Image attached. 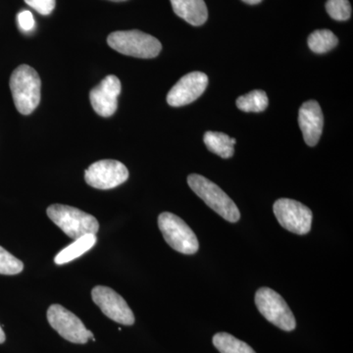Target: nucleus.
<instances>
[{"mask_svg": "<svg viewBox=\"0 0 353 353\" xmlns=\"http://www.w3.org/2000/svg\"><path fill=\"white\" fill-rule=\"evenodd\" d=\"M10 90L16 108L23 115H30L41 101V81L36 70L21 65L10 78Z\"/></svg>", "mask_w": 353, "mask_h": 353, "instance_id": "obj_1", "label": "nucleus"}, {"mask_svg": "<svg viewBox=\"0 0 353 353\" xmlns=\"http://www.w3.org/2000/svg\"><path fill=\"white\" fill-rule=\"evenodd\" d=\"M50 219L72 240L87 234H97L99 223L94 216L72 206L52 204L46 210Z\"/></svg>", "mask_w": 353, "mask_h": 353, "instance_id": "obj_2", "label": "nucleus"}, {"mask_svg": "<svg viewBox=\"0 0 353 353\" xmlns=\"http://www.w3.org/2000/svg\"><path fill=\"white\" fill-rule=\"evenodd\" d=\"M188 183L192 192L205 202L206 205L228 222L236 223L240 220L241 213L238 206L216 183L199 174H192L188 176Z\"/></svg>", "mask_w": 353, "mask_h": 353, "instance_id": "obj_3", "label": "nucleus"}, {"mask_svg": "<svg viewBox=\"0 0 353 353\" xmlns=\"http://www.w3.org/2000/svg\"><path fill=\"white\" fill-rule=\"evenodd\" d=\"M108 43L122 54L143 59L158 57L162 50V44L157 38L138 30L114 32L109 34Z\"/></svg>", "mask_w": 353, "mask_h": 353, "instance_id": "obj_4", "label": "nucleus"}, {"mask_svg": "<svg viewBox=\"0 0 353 353\" xmlns=\"http://www.w3.org/2000/svg\"><path fill=\"white\" fill-rule=\"evenodd\" d=\"M158 227L165 241L176 252L194 254L199 248L196 234L185 221L170 212H163L158 217Z\"/></svg>", "mask_w": 353, "mask_h": 353, "instance_id": "obj_5", "label": "nucleus"}, {"mask_svg": "<svg viewBox=\"0 0 353 353\" xmlns=\"http://www.w3.org/2000/svg\"><path fill=\"white\" fill-rule=\"evenodd\" d=\"M255 304L265 319L283 331L296 329V321L289 305L278 292L269 288H261L255 294Z\"/></svg>", "mask_w": 353, "mask_h": 353, "instance_id": "obj_6", "label": "nucleus"}, {"mask_svg": "<svg viewBox=\"0 0 353 353\" xmlns=\"http://www.w3.org/2000/svg\"><path fill=\"white\" fill-rule=\"evenodd\" d=\"M48 321L65 340L73 343H87L95 341L94 334L85 328L80 318L60 304H52L48 310Z\"/></svg>", "mask_w": 353, "mask_h": 353, "instance_id": "obj_7", "label": "nucleus"}, {"mask_svg": "<svg viewBox=\"0 0 353 353\" xmlns=\"http://www.w3.org/2000/svg\"><path fill=\"white\" fill-rule=\"evenodd\" d=\"M274 214L279 224L296 234H306L312 225V211L294 199H281L274 203Z\"/></svg>", "mask_w": 353, "mask_h": 353, "instance_id": "obj_8", "label": "nucleus"}, {"mask_svg": "<svg viewBox=\"0 0 353 353\" xmlns=\"http://www.w3.org/2000/svg\"><path fill=\"white\" fill-rule=\"evenodd\" d=\"M129 178V170L116 160L106 159L94 162L85 171L88 185L97 190H111L124 183Z\"/></svg>", "mask_w": 353, "mask_h": 353, "instance_id": "obj_9", "label": "nucleus"}, {"mask_svg": "<svg viewBox=\"0 0 353 353\" xmlns=\"http://www.w3.org/2000/svg\"><path fill=\"white\" fill-rule=\"evenodd\" d=\"M92 297L94 303L109 319L125 326L134 325V315L132 309L115 290L104 285H97L92 290Z\"/></svg>", "mask_w": 353, "mask_h": 353, "instance_id": "obj_10", "label": "nucleus"}, {"mask_svg": "<svg viewBox=\"0 0 353 353\" xmlns=\"http://www.w3.org/2000/svg\"><path fill=\"white\" fill-rule=\"evenodd\" d=\"M208 77L201 72H192L182 77L167 95V102L173 108L188 105L205 92Z\"/></svg>", "mask_w": 353, "mask_h": 353, "instance_id": "obj_11", "label": "nucleus"}, {"mask_svg": "<svg viewBox=\"0 0 353 353\" xmlns=\"http://www.w3.org/2000/svg\"><path fill=\"white\" fill-rule=\"evenodd\" d=\"M121 82L117 77H105L90 92V103L95 112L101 117H110L118 108V97L121 94Z\"/></svg>", "mask_w": 353, "mask_h": 353, "instance_id": "obj_12", "label": "nucleus"}, {"mask_svg": "<svg viewBox=\"0 0 353 353\" xmlns=\"http://www.w3.org/2000/svg\"><path fill=\"white\" fill-rule=\"evenodd\" d=\"M299 124L303 132L304 141L309 146H315L321 138L324 117L321 106L315 101L303 104L299 113Z\"/></svg>", "mask_w": 353, "mask_h": 353, "instance_id": "obj_13", "label": "nucleus"}, {"mask_svg": "<svg viewBox=\"0 0 353 353\" xmlns=\"http://www.w3.org/2000/svg\"><path fill=\"white\" fill-rule=\"evenodd\" d=\"M174 12L192 26H201L208 18L204 0H170Z\"/></svg>", "mask_w": 353, "mask_h": 353, "instance_id": "obj_14", "label": "nucleus"}, {"mask_svg": "<svg viewBox=\"0 0 353 353\" xmlns=\"http://www.w3.org/2000/svg\"><path fill=\"white\" fill-rule=\"evenodd\" d=\"M97 241V239L95 234H87V236H83L82 238L74 241L73 243L58 253L54 259L55 263L63 265L73 261L78 257L82 256L88 250H92Z\"/></svg>", "mask_w": 353, "mask_h": 353, "instance_id": "obj_15", "label": "nucleus"}, {"mask_svg": "<svg viewBox=\"0 0 353 353\" xmlns=\"http://www.w3.org/2000/svg\"><path fill=\"white\" fill-rule=\"evenodd\" d=\"M204 143L208 150L222 158L233 157L236 145V139L230 138L224 132H208L204 134Z\"/></svg>", "mask_w": 353, "mask_h": 353, "instance_id": "obj_16", "label": "nucleus"}, {"mask_svg": "<svg viewBox=\"0 0 353 353\" xmlns=\"http://www.w3.org/2000/svg\"><path fill=\"white\" fill-rule=\"evenodd\" d=\"M213 345L220 353H256L245 341L228 333H218L213 336Z\"/></svg>", "mask_w": 353, "mask_h": 353, "instance_id": "obj_17", "label": "nucleus"}, {"mask_svg": "<svg viewBox=\"0 0 353 353\" xmlns=\"http://www.w3.org/2000/svg\"><path fill=\"white\" fill-rule=\"evenodd\" d=\"M339 41L336 34L330 30H317L308 38V46L317 54L328 52L336 48Z\"/></svg>", "mask_w": 353, "mask_h": 353, "instance_id": "obj_18", "label": "nucleus"}, {"mask_svg": "<svg viewBox=\"0 0 353 353\" xmlns=\"http://www.w3.org/2000/svg\"><path fill=\"white\" fill-rule=\"evenodd\" d=\"M268 97L263 90H252L236 99V106L245 112H262L268 106Z\"/></svg>", "mask_w": 353, "mask_h": 353, "instance_id": "obj_19", "label": "nucleus"}, {"mask_svg": "<svg viewBox=\"0 0 353 353\" xmlns=\"http://www.w3.org/2000/svg\"><path fill=\"white\" fill-rule=\"evenodd\" d=\"M24 270V264L14 256L6 248L0 246V274L2 275H17Z\"/></svg>", "mask_w": 353, "mask_h": 353, "instance_id": "obj_20", "label": "nucleus"}, {"mask_svg": "<svg viewBox=\"0 0 353 353\" xmlns=\"http://www.w3.org/2000/svg\"><path fill=\"white\" fill-rule=\"evenodd\" d=\"M327 12L336 21H347L352 16V6L348 0H328Z\"/></svg>", "mask_w": 353, "mask_h": 353, "instance_id": "obj_21", "label": "nucleus"}, {"mask_svg": "<svg viewBox=\"0 0 353 353\" xmlns=\"http://www.w3.org/2000/svg\"><path fill=\"white\" fill-rule=\"evenodd\" d=\"M25 2L41 15H50L57 3L55 0H25Z\"/></svg>", "mask_w": 353, "mask_h": 353, "instance_id": "obj_22", "label": "nucleus"}, {"mask_svg": "<svg viewBox=\"0 0 353 353\" xmlns=\"http://www.w3.org/2000/svg\"><path fill=\"white\" fill-rule=\"evenodd\" d=\"M18 25L23 32H31L34 29L36 22H34V15L31 11H21L17 16Z\"/></svg>", "mask_w": 353, "mask_h": 353, "instance_id": "obj_23", "label": "nucleus"}, {"mask_svg": "<svg viewBox=\"0 0 353 353\" xmlns=\"http://www.w3.org/2000/svg\"><path fill=\"white\" fill-rule=\"evenodd\" d=\"M6 340V334H4L3 330H2L1 326H0V345L3 343Z\"/></svg>", "mask_w": 353, "mask_h": 353, "instance_id": "obj_24", "label": "nucleus"}, {"mask_svg": "<svg viewBox=\"0 0 353 353\" xmlns=\"http://www.w3.org/2000/svg\"><path fill=\"white\" fill-rule=\"evenodd\" d=\"M245 3L250 4V6H255V4H259L262 0H243Z\"/></svg>", "mask_w": 353, "mask_h": 353, "instance_id": "obj_25", "label": "nucleus"}, {"mask_svg": "<svg viewBox=\"0 0 353 353\" xmlns=\"http://www.w3.org/2000/svg\"><path fill=\"white\" fill-rule=\"evenodd\" d=\"M110 1H114V2H122V1H126V0H110Z\"/></svg>", "mask_w": 353, "mask_h": 353, "instance_id": "obj_26", "label": "nucleus"}]
</instances>
